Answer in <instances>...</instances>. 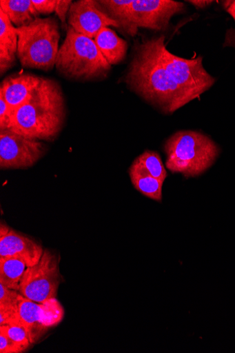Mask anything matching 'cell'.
I'll return each instance as SVG.
<instances>
[{"mask_svg":"<svg viewBox=\"0 0 235 353\" xmlns=\"http://www.w3.org/2000/svg\"><path fill=\"white\" fill-rule=\"evenodd\" d=\"M164 43L163 36L139 43L124 81L150 104L165 114H172L192 101L164 65L161 57Z\"/></svg>","mask_w":235,"mask_h":353,"instance_id":"6da1fadb","label":"cell"},{"mask_svg":"<svg viewBox=\"0 0 235 353\" xmlns=\"http://www.w3.org/2000/svg\"><path fill=\"white\" fill-rule=\"evenodd\" d=\"M65 118V101L60 85L42 77L30 98L13 112L8 130L32 139L52 141L61 132Z\"/></svg>","mask_w":235,"mask_h":353,"instance_id":"7a4b0ae2","label":"cell"},{"mask_svg":"<svg viewBox=\"0 0 235 353\" xmlns=\"http://www.w3.org/2000/svg\"><path fill=\"white\" fill-rule=\"evenodd\" d=\"M55 68L65 79L83 82L105 79L112 70L94 41L70 26L59 48Z\"/></svg>","mask_w":235,"mask_h":353,"instance_id":"3957f363","label":"cell"},{"mask_svg":"<svg viewBox=\"0 0 235 353\" xmlns=\"http://www.w3.org/2000/svg\"><path fill=\"white\" fill-rule=\"evenodd\" d=\"M165 166L172 173L196 177L205 173L219 155L218 145L207 136L192 131H181L164 145Z\"/></svg>","mask_w":235,"mask_h":353,"instance_id":"277c9868","label":"cell"},{"mask_svg":"<svg viewBox=\"0 0 235 353\" xmlns=\"http://www.w3.org/2000/svg\"><path fill=\"white\" fill-rule=\"evenodd\" d=\"M17 57L21 66L50 72L55 67L59 50L60 31L53 17L38 18L30 24L17 28Z\"/></svg>","mask_w":235,"mask_h":353,"instance_id":"5b68a950","label":"cell"},{"mask_svg":"<svg viewBox=\"0 0 235 353\" xmlns=\"http://www.w3.org/2000/svg\"><path fill=\"white\" fill-rule=\"evenodd\" d=\"M61 280L58 256L45 250L38 264L27 268L19 293L33 302L43 303L56 298Z\"/></svg>","mask_w":235,"mask_h":353,"instance_id":"8992f818","label":"cell"},{"mask_svg":"<svg viewBox=\"0 0 235 353\" xmlns=\"http://www.w3.org/2000/svg\"><path fill=\"white\" fill-rule=\"evenodd\" d=\"M162 60L176 83L194 101L214 85L216 79L212 77L203 66V58L179 57L166 49L165 43L161 48Z\"/></svg>","mask_w":235,"mask_h":353,"instance_id":"52a82bcc","label":"cell"},{"mask_svg":"<svg viewBox=\"0 0 235 353\" xmlns=\"http://www.w3.org/2000/svg\"><path fill=\"white\" fill-rule=\"evenodd\" d=\"M184 10L183 3L172 0H132L127 35L135 37L140 28L165 30L171 19Z\"/></svg>","mask_w":235,"mask_h":353,"instance_id":"ba28073f","label":"cell"},{"mask_svg":"<svg viewBox=\"0 0 235 353\" xmlns=\"http://www.w3.org/2000/svg\"><path fill=\"white\" fill-rule=\"evenodd\" d=\"M48 148L39 140L10 130L0 131V168L27 169L37 163Z\"/></svg>","mask_w":235,"mask_h":353,"instance_id":"9c48e42d","label":"cell"},{"mask_svg":"<svg viewBox=\"0 0 235 353\" xmlns=\"http://www.w3.org/2000/svg\"><path fill=\"white\" fill-rule=\"evenodd\" d=\"M18 314L21 323L28 332L31 343H34L50 327L61 320L63 311L55 299L38 303L19 294Z\"/></svg>","mask_w":235,"mask_h":353,"instance_id":"30bf717a","label":"cell"},{"mask_svg":"<svg viewBox=\"0 0 235 353\" xmlns=\"http://www.w3.org/2000/svg\"><path fill=\"white\" fill-rule=\"evenodd\" d=\"M69 26L77 33L94 39L101 29L119 24L112 19L94 0H79L73 3L69 12Z\"/></svg>","mask_w":235,"mask_h":353,"instance_id":"8fae6325","label":"cell"},{"mask_svg":"<svg viewBox=\"0 0 235 353\" xmlns=\"http://www.w3.org/2000/svg\"><path fill=\"white\" fill-rule=\"evenodd\" d=\"M44 250L41 245L12 230L0 237V258H14L23 261L28 268L41 261Z\"/></svg>","mask_w":235,"mask_h":353,"instance_id":"7c38bea8","label":"cell"},{"mask_svg":"<svg viewBox=\"0 0 235 353\" xmlns=\"http://www.w3.org/2000/svg\"><path fill=\"white\" fill-rule=\"evenodd\" d=\"M41 80L42 77L28 73L12 74L2 82L0 94L3 96L14 112L30 98Z\"/></svg>","mask_w":235,"mask_h":353,"instance_id":"4fadbf2b","label":"cell"},{"mask_svg":"<svg viewBox=\"0 0 235 353\" xmlns=\"http://www.w3.org/2000/svg\"><path fill=\"white\" fill-rule=\"evenodd\" d=\"M17 28L0 10V74L3 76L15 66L18 52Z\"/></svg>","mask_w":235,"mask_h":353,"instance_id":"5bb4252c","label":"cell"},{"mask_svg":"<svg viewBox=\"0 0 235 353\" xmlns=\"http://www.w3.org/2000/svg\"><path fill=\"white\" fill-rule=\"evenodd\" d=\"M94 41L111 66L116 65L125 58L127 43L113 29L109 27L101 29Z\"/></svg>","mask_w":235,"mask_h":353,"instance_id":"9a60e30c","label":"cell"},{"mask_svg":"<svg viewBox=\"0 0 235 353\" xmlns=\"http://www.w3.org/2000/svg\"><path fill=\"white\" fill-rule=\"evenodd\" d=\"M131 182L143 196L161 203L163 182L153 177L138 161L134 160L128 171Z\"/></svg>","mask_w":235,"mask_h":353,"instance_id":"2e32d148","label":"cell"},{"mask_svg":"<svg viewBox=\"0 0 235 353\" xmlns=\"http://www.w3.org/2000/svg\"><path fill=\"white\" fill-rule=\"evenodd\" d=\"M2 10L16 28L26 26L39 18L32 0H1Z\"/></svg>","mask_w":235,"mask_h":353,"instance_id":"e0dca14e","label":"cell"},{"mask_svg":"<svg viewBox=\"0 0 235 353\" xmlns=\"http://www.w3.org/2000/svg\"><path fill=\"white\" fill-rule=\"evenodd\" d=\"M27 265L21 260L14 258H0V283L19 292L21 279Z\"/></svg>","mask_w":235,"mask_h":353,"instance_id":"ac0fdd59","label":"cell"},{"mask_svg":"<svg viewBox=\"0 0 235 353\" xmlns=\"http://www.w3.org/2000/svg\"><path fill=\"white\" fill-rule=\"evenodd\" d=\"M105 12L115 20L127 34L129 31V12L132 0H101L99 1Z\"/></svg>","mask_w":235,"mask_h":353,"instance_id":"d6986e66","label":"cell"},{"mask_svg":"<svg viewBox=\"0 0 235 353\" xmlns=\"http://www.w3.org/2000/svg\"><path fill=\"white\" fill-rule=\"evenodd\" d=\"M136 159L153 177L164 183L167 174L159 153L146 150Z\"/></svg>","mask_w":235,"mask_h":353,"instance_id":"ffe728a7","label":"cell"},{"mask_svg":"<svg viewBox=\"0 0 235 353\" xmlns=\"http://www.w3.org/2000/svg\"><path fill=\"white\" fill-rule=\"evenodd\" d=\"M9 337L25 350L31 343L26 329L22 325L20 320L8 325L3 326Z\"/></svg>","mask_w":235,"mask_h":353,"instance_id":"44dd1931","label":"cell"},{"mask_svg":"<svg viewBox=\"0 0 235 353\" xmlns=\"http://www.w3.org/2000/svg\"><path fill=\"white\" fill-rule=\"evenodd\" d=\"M19 296L17 291L0 283V309H17Z\"/></svg>","mask_w":235,"mask_h":353,"instance_id":"7402d4cb","label":"cell"},{"mask_svg":"<svg viewBox=\"0 0 235 353\" xmlns=\"http://www.w3.org/2000/svg\"><path fill=\"white\" fill-rule=\"evenodd\" d=\"M24 350L23 347L9 337L4 327L0 326V352L18 353Z\"/></svg>","mask_w":235,"mask_h":353,"instance_id":"603a6c76","label":"cell"},{"mask_svg":"<svg viewBox=\"0 0 235 353\" xmlns=\"http://www.w3.org/2000/svg\"><path fill=\"white\" fill-rule=\"evenodd\" d=\"M13 112L2 94H0V131L8 130Z\"/></svg>","mask_w":235,"mask_h":353,"instance_id":"cb8c5ba5","label":"cell"},{"mask_svg":"<svg viewBox=\"0 0 235 353\" xmlns=\"http://www.w3.org/2000/svg\"><path fill=\"white\" fill-rule=\"evenodd\" d=\"M39 14L48 15L55 12L57 0H32Z\"/></svg>","mask_w":235,"mask_h":353,"instance_id":"d4e9b609","label":"cell"},{"mask_svg":"<svg viewBox=\"0 0 235 353\" xmlns=\"http://www.w3.org/2000/svg\"><path fill=\"white\" fill-rule=\"evenodd\" d=\"M72 4V0H57L54 12L62 23H65L67 14H69Z\"/></svg>","mask_w":235,"mask_h":353,"instance_id":"484cf974","label":"cell"},{"mask_svg":"<svg viewBox=\"0 0 235 353\" xmlns=\"http://www.w3.org/2000/svg\"><path fill=\"white\" fill-rule=\"evenodd\" d=\"M223 8L231 15L235 21V0L232 1H224L223 2Z\"/></svg>","mask_w":235,"mask_h":353,"instance_id":"4316f807","label":"cell"},{"mask_svg":"<svg viewBox=\"0 0 235 353\" xmlns=\"http://www.w3.org/2000/svg\"><path fill=\"white\" fill-rule=\"evenodd\" d=\"M187 2L198 9L206 8L214 3V1H206V0H201V1H198V0H191V1Z\"/></svg>","mask_w":235,"mask_h":353,"instance_id":"83f0119b","label":"cell"}]
</instances>
